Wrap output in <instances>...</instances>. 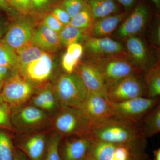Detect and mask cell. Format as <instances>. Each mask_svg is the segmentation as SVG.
I'll use <instances>...</instances> for the list:
<instances>
[{
    "instance_id": "3",
    "label": "cell",
    "mask_w": 160,
    "mask_h": 160,
    "mask_svg": "<svg viewBox=\"0 0 160 160\" xmlns=\"http://www.w3.org/2000/svg\"><path fill=\"white\" fill-rule=\"evenodd\" d=\"M52 85L61 107L79 108L89 93L82 80L76 72L62 73Z\"/></svg>"
},
{
    "instance_id": "45",
    "label": "cell",
    "mask_w": 160,
    "mask_h": 160,
    "mask_svg": "<svg viewBox=\"0 0 160 160\" xmlns=\"http://www.w3.org/2000/svg\"><path fill=\"white\" fill-rule=\"evenodd\" d=\"M145 157H138L132 156L130 160H144Z\"/></svg>"
},
{
    "instance_id": "46",
    "label": "cell",
    "mask_w": 160,
    "mask_h": 160,
    "mask_svg": "<svg viewBox=\"0 0 160 160\" xmlns=\"http://www.w3.org/2000/svg\"><path fill=\"white\" fill-rule=\"evenodd\" d=\"M3 35V30L2 28V26H1V23H0V41L1 40V38L2 36Z\"/></svg>"
},
{
    "instance_id": "41",
    "label": "cell",
    "mask_w": 160,
    "mask_h": 160,
    "mask_svg": "<svg viewBox=\"0 0 160 160\" xmlns=\"http://www.w3.org/2000/svg\"><path fill=\"white\" fill-rule=\"evenodd\" d=\"M116 1L126 9V12H128L132 8L136 2V0H116Z\"/></svg>"
},
{
    "instance_id": "8",
    "label": "cell",
    "mask_w": 160,
    "mask_h": 160,
    "mask_svg": "<svg viewBox=\"0 0 160 160\" xmlns=\"http://www.w3.org/2000/svg\"><path fill=\"white\" fill-rule=\"evenodd\" d=\"M146 92L144 84L138 75L133 74L108 86L106 97L112 102L117 103L145 97Z\"/></svg>"
},
{
    "instance_id": "38",
    "label": "cell",
    "mask_w": 160,
    "mask_h": 160,
    "mask_svg": "<svg viewBox=\"0 0 160 160\" xmlns=\"http://www.w3.org/2000/svg\"><path fill=\"white\" fill-rule=\"evenodd\" d=\"M18 72L0 65V87L2 88L6 80Z\"/></svg>"
},
{
    "instance_id": "40",
    "label": "cell",
    "mask_w": 160,
    "mask_h": 160,
    "mask_svg": "<svg viewBox=\"0 0 160 160\" xmlns=\"http://www.w3.org/2000/svg\"><path fill=\"white\" fill-rule=\"evenodd\" d=\"M0 9L6 12L12 16L17 15L18 14L9 5L8 0H0Z\"/></svg>"
},
{
    "instance_id": "20",
    "label": "cell",
    "mask_w": 160,
    "mask_h": 160,
    "mask_svg": "<svg viewBox=\"0 0 160 160\" xmlns=\"http://www.w3.org/2000/svg\"><path fill=\"white\" fill-rule=\"evenodd\" d=\"M128 16V12L112 14L94 20L89 29L92 37H105L111 34Z\"/></svg>"
},
{
    "instance_id": "22",
    "label": "cell",
    "mask_w": 160,
    "mask_h": 160,
    "mask_svg": "<svg viewBox=\"0 0 160 160\" xmlns=\"http://www.w3.org/2000/svg\"><path fill=\"white\" fill-rule=\"evenodd\" d=\"M91 12L93 20H96L122 12L116 0H85Z\"/></svg>"
},
{
    "instance_id": "26",
    "label": "cell",
    "mask_w": 160,
    "mask_h": 160,
    "mask_svg": "<svg viewBox=\"0 0 160 160\" xmlns=\"http://www.w3.org/2000/svg\"><path fill=\"white\" fill-rule=\"evenodd\" d=\"M147 97L157 98L160 95V69L157 65L147 72L146 77Z\"/></svg>"
},
{
    "instance_id": "15",
    "label": "cell",
    "mask_w": 160,
    "mask_h": 160,
    "mask_svg": "<svg viewBox=\"0 0 160 160\" xmlns=\"http://www.w3.org/2000/svg\"><path fill=\"white\" fill-rule=\"evenodd\" d=\"M64 138L59 145L61 160H82L86 157L93 137L89 135Z\"/></svg>"
},
{
    "instance_id": "44",
    "label": "cell",
    "mask_w": 160,
    "mask_h": 160,
    "mask_svg": "<svg viewBox=\"0 0 160 160\" xmlns=\"http://www.w3.org/2000/svg\"><path fill=\"white\" fill-rule=\"evenodd\" d=\"M150 2L154 4L158 9H159L160 8V0H149Z\"/></svg>"
},
{
    "instance_id": "32",
    "label": "cell",
    "mask_w": 160,
    "mask_h": 160,
    "mask_svg": "<svg viewBox=\"0 0 160 160\" xmlns=\"http://www.w3.org/2000/svg\"><path fill=\"white\" fill-rule=\"evenodd\" d=\"M9 5L18 14L27 16L34 13L32 0H8Z\"/></svg>"
},
{
    "instance_id": "34",
    "label": "cell",
    "mask_w": 160,
    "mask_h": 160,
    "mask_svg": "<svg viewBox=\"0 0 160 160\" xmlns=\"http://www.w3.org/2000/svg\"><path fill=\"white\" fill-rule=\"evenodd\" d=\"M79 62L74 59L69 53L66 52L62 59V67L65 72L70 73L75 72Z\"/></svg>"
},
{
    "instance_id": "1",
    "label": "cell",
    "mask_w": 160,
    "mask_h": 160,
    "mask_svg": "<svg viewBox=\"0 0 160 160\" xmlns=\"http://www.w3.org/2000/svg\"><path fill=\"white\" fill-rule=\"evenodd\" d=\"M139 124L112 115L92 122L91 134L94 138L126 145L135 154L145 156L146 138Z\"/></svg>"
},
{
    "instance_id": "9",
    "label": "cell",
    "mask_w": 160,
    "mask_h": 160,
    "mask_svg": "<svg viewBox=\"0 0 160 160\" xmlns=\"http://www.w3.org/2000/svg\"><path fill=\"white\" fill-rule=\"evenodd\" d=\"M136 156L129 146L93 138L86 158L89 160H130Z\"/></svg>"
},
{
    "instance_id": "42",
    "label": "cell",
    "mask_w": 160,
    "mask_h": 160,
    "mask_svg": "<svg viewBox=\"0 0 160 160\" xmlns=\"http://www.w3.org/2000/svg\"><path fill=\"white\" fill-rule=\"evenodd\" d=\"M13 160H30L28 157L22 151L18 149H16Z\"/></svg>"
},
{
    "instance_id": "7",
    "label": "cell",
    "mask_w": 160,
    "mask_h": 160,
    "mask_svg": "<svg viewBox=\"0 0 160 160\" xmlns=\"http://www.w3.org/2000/svg\"><path fill=\"white\" fill-rule=\"evenodd\" d=\"M158 102V98L140 97L120 102H112L113 115L140 123L145 116L159 104Z\"/></svg>"
},
{
    "instance_id": "13",
    "label": "cell",
    "mask_w": 160,
    "mask_h": 160,
    "mask_svg": "<svg viewBox=\"0 0 160 160\" xmlns=\"http://www.w3.org/2000/svg\"><path fill=\"white\" fill-rule=\"evenodd\" d=\"M79 108L91 122L104 119L113 115L112 102L102 95L89 92Z\"/></svg>"
},
{
    "instance_id": "21",
    "label": "cell",
    "mask_w": 160,
    "mask_h": 160,
    "mask_svg": "<svg viewBox=\"0 0 160 160\" xmlns=\"http://www.w3.org/2000/svg\"><path fill=\"white\" fill-rule=\"evenodd\" d=\"M126 48L132 62L140 69L146 70L148 57L146 47L142 40L136 36L126 38Z\"/></svg>"
},
{
    "instance_id": "30",
    "label": "cell",
    "mask_w": 160,
    "mask_h": 160,
    "mask_svg": "<svg viewBox=\"0 0 160 160\" xmlns=\"http://www.w3.org/2000/svg\"><path fill=\"white\" fill-rule=\"evenodd\" d=\"M62 138L57 132L53 133L49 139L48 148L44 160H61L59 145Z\"/></svg>"
},
{
    "instance_id": "16",
    "label": "cell",
    "mask_w": 160,
    "mask_h": 160,
    "mask_svg": "<svg viewBox=\"0 0 160 160\" xmlns=\"http://www.w3.org/2000/svg\"><path fill=\"white\" fill-rule=\"evenodd\" d=\"M85 42V49L95 58L126 53L122 44L110 38L90 37Z\"/></svg>"
},
{
    "instance_id": "35",
    "label": "cell",
    "mask_w": 160,
    "mask_h": 160,
    "mask_svg": "<svg viewBox=\"0 0 160 160\" xmlns=\"http://www.w3.org/2000/svg\"><path fill=\"white\" fill-rule=\"evenodd\" d=\"M42 23L55 32H59L65 25L61 23L51 12H48L43 16Z\"/></svg>"
},
{
    "instance_id": "4",
    "label": "cell",
    "mask_w": 160,
    "mask_h": 160,
    "mask_svg": "<svg viewBox=\"0 0 160 160\" xmlns=\"http://www.w3.org/2000/svg\"><path fill=\"white\" fill-rule=\"evenodd\" d=\"M91 61L99 69L107 87L126 77L138 75L140 71L127 53L94 58Z\"/></svg>"
},
{
    "instance_id": "14",
    "label": "cell",
    "mask_w": 160,
    "mask_h": 160,
    "mask_svg": "<svg viewBox=\"0 0 160 160\" xmlns=\"http://www.w3.org/2000/svg\"><path fill=\"white\" fill-rule=\"evenodd\" d=\"M77 71L88 92L106 97L107 86L97 66L92 61L79 64Z\"/></svg>"
},
{
    "instance_id": "6",
    "label": "cell",
    "mask_w": 160,
    "mask_h": 160,
    "mask_svg": "<svg viewBox=\"0 0 160 160\" xmlns=\"http://www.w3.org/2000/svg\"><path fill=\"white\" fill-rule=\"evenodd\" d=\"M12 125L15 131H33L44 127L49 121L46 112L30 104L11 109Z\"/></svg>"
},
{
    "instance_id": "11",
    "label": "cell",
    "mask_w": 160,
    "mask_h": 160,
    "mask_svg": "<svg viewBox=\"0 0 160 160\" xmlns=\"http://www.w3.org/2000/svg\"><path fill=\"white\" fill-rule=\"evenodd\" d=\"M53 68L52 56L50 52H46L29 63L20 73L36 87L47 82Z\"/></svg>"
},
{
    "instance_id": "25",
    "label": "cell",
    "mask_w": 160,
    "mask_h": 160,
    "mask_svg": "<svg viewBox=\"0 0 160 160\" xmlns=\"http://www.w3.org/2000/svg\"><path fill=\"white\" fill-rule=\"evenodd\" d=\"M46 52L31 43L16 51L18 56L19 72L29 63L38 59Z\"/></svg>"
},
{
    "instance_id": "48",
    "label": "cell",
    "mask_w": 160,
    "mask_h": 160,
    "mask_svg": "<svg viewBox=\"0 0 160 160\" xmlns=\"http://www.w3.org/2000/svg\"><path fill=\"white\" fill-rule=\"evenodd\" d=\"M1 89H2V88L0 87V91H1Z\"/></svg>"
},
{
    "instance_id": "43",
    "label": "cell",
    "mask_w": 160,
    "mask_h": 160,
    "mask_svg": "<svg viewBox=\"0 0 160 160\" xmlns=\"http://www.w3.org/2000/svg\"><path fill=\"white\" fill-rule=\"evenodd\" d=\"M154 160H160V149H155L153 152Z\"/></svg>"
},
{
    "instance_id": "10",
    "label": "cell",
    "mask_w": 160,
    "mask_h": 160,
    "mask_svg": "<svg viewBox=\"0 0 160 160\" xmlns=\"http://www.w3.org/2000/svg\"><path fill=\"white\" fill-rule=\"evenodd\" d=\"M19 16L9 25L2 39L4 42L16 51L30 43L34 27L26 16Z\"/></svg>"
},
{
    "instance_id": "24",
    "label": "cell",
    "mask_w": 160,
    "mask_h": 160,
    "mask_svg": "<svg viewBox=\"0 0 160 160\" xmlns=\"http://www.w3.org/2000/svg\"><path fill=\"white\" fill-rule=\"evenodd\" d=\"M142 131L146 138L152 137L160 132V106L158 104L143 118Z\"/></svg>"
},
{
    "instance_id": "33",
    "label": "cell",
    "mask_w": 160,
    "mask_h": 160,
    "mask_svg": "<svg viewBox=\"0 0 160 160\" xmlns=\"http://www.w3.org/2000/svg\"><path fill=\"white\" fill-rule=\"evenodd\" d=\"M58 5L67 12L72 18L86 6V2L85 0H62Z\"/></svg>"
},
{
    "instance_id": "27",
    "label": "cell",
    "mask_w": 160,
    "mask_h": 160,
    "mask_svg": "<svg viewBox=\"0 0 160 160\" xmlns=\"http://www.w3.org/2000/svg\"><path fill=\"white\" fill-rule=\"evenodd\" d=\"M0 65L19 71L18 61L15 51L0 41Z\"/></svg>"
},
{
    "instance_id": "39",
    "label": "cell",
    "mask_w": 160,
    "mask_h": 160,
    "mask_svg": "<svg viewBox=\"0 0 160 160\" xmlns=\"http://www.w3.org/2000/svg\"><path fill=\"white\" fill-rule=\"evenodd\" d=\"M52 0H32L35 12H41L46 10L51 5Z\"/></svg>"
},
{
    "instance_id": "17",
    "label": "cell",
    "mask_w": 160,
    "mask_h": 160,
    "mask_svg": "<svg viewBox=\"0 0 160 160\" xmlns=\"http://www.w3.org/2000/svg\"><path fill=\"white\" fill-rule=\"evenodd\" d=\"M29 102V104L48 113H55L61 107L55 93L53 85L48 82L36 87Z\"/></svg>"
},
{
    "instance_id": "37",
    "label": "cell",
    "mask_w": 160,
    "mask_h": 160,
    "mask_svg": "<svg viewBox=\"0 0 160 160\" xmlns=\"http://www.w3.org/2000/svg\"><path fill=\"white\" fill-rule=\"evenodd\" d=\"M84 48L80 43H73L67 46L66 52L69 53L76 60H80L84 53Z\"/></svg>"
},
{
    "instance_id": "47",
    "label": "cell",
    "mask_w": 160,
    "mask_h": 160,
    "mask_svg": "<svg viewBox=\"0 0 160 160\" xmlns=\"http://www.w3.org/2000/svg\"><path fill=\"white\" fill-rule=\"evenodd\" d=\"M82 160H89L88 159V158H86V157H85V158H83V159Z\"/></svg>"
},
{
    "instance_id": "2",
    "label": "cell",
    "mask_w": 160,
    "mask_h": 160,
    "mask_svg": "<svg viewBox=\"0 0 160 160\" xmlns=\"http://www.w3.org/2000/svg\"><path fill=\"white\" fill-rule=\"evenodd\" d=\"M92 122L79 108L61 107L55 113L52 124L62 138L91 134Z\"/></svg>"
},
{
    "instance_id": "18",
    "label": "cell",
    "mask_w": 160,
    "mask_h": 160,
    "mask_svg": "<svg viewBox=\"0 0 160 160\" xmlns=\"http://www.w3.org/2000/svg\"><path fill=\"white\" fill-rule=\"evenodd\" d=\"M48 141L49 139L44 132L35 133L20 141L17 144V149L30 160H44Z\"/></svg>"
},
{
    "instance_id": "5",
    "label": "cell",
    "mask_w": 160,
    "mask_h": 160,
    "mask_svg": "<svg viewBox=\"0 0 160 160\" xmlns=\"http://www.w3.org/2000/svg\"><path fill=\"white\" fill-rule=\"evenodd\" d=\"M35 88L18 72L4 83L0 91V97L11 109H14L29 102Z\"/></svg>"
},
{
    "instance_id": "36",
    "label": "cell",
    "mask_w": 160,
    "mask_h": 160,
    "mask_svg": "<svg viewBox=\"0 0 160 160\" xmlns=\"http://www.w3.org/2000/svg\"><path fill=\"white\" fill-rule=\"evenodd\" d=\"M50 12L65 26L69 25L71 18L67 12L61 6H55Z\"/></svg>"
},
{
    "instance_id": "29",
    "label": "cell",
    "mask_w": 160,
    "mask_h": 160,
    "mask_svg": "<svg viewBox=\"0 0 160 160\" xmlns=\"http://www.w3.org/2000/svg\"><path fill=\"white\" fill-rule=\"evenodd\" d=\"M94 22L91 12L87 5L71 18L69 25L81 29H89Z\"/></svg>"
},
{
    "instance_id": "19",
    "label": "cell",
    "mask_w": 160,
    "mask_h": 160,
    "mask_svg": "<svg viewBox=\"0 0 160 160\" xmlns=\"http://www.w3.org/2000/svg\"><path fill=\"white\" fill-rule=\"evenodd\" d=\"M30 43L46 52H54L61 46L57 32L41 22L34 28Z\"/></svg>"
},
{
    "instance_id": "12",
    "label": "cell",
    "mask_w": 160,
    "mask_h": 160,
    "mask_svg": "<svg viewBox=\"0 0 160 160\" xmlns=\"http://www.w3.org/2000/svg\"><path fill=\"white\" fill-rule=\"evenodd\" d=\"M149 10L144 3H138L130 14L126 17L119 27L117 34L119 37L134 36L144 29L149 18Z\"/></svg>"
},
{
    "instance_id": "28",
    "label": "cell",
    "mask_w": 160,
    "mask_h": 160,
    "mask_svg": "<svg viewBox=\"0 0 160 160\" xmlns=\"http://www.w3.org/2000/svg\"><path fill=\"white\" fill-rule=\"evenodd\" d=\"M16 149L8 133L0 129V160H13Z\"/></svg>"
},
{
    "instance_id": "23",
    "label": "cell",
    "mask_w": 160,
    "mask_h": 160,
    "mask_svg": "<svg viewBox=\"0 0 160 160\" xmlns=\"http://www.w3.org/2000/svg\"><path fill=\"white\" fill-rule=\"evenodd\" d=\"M61 46H68L73 43L86 41L90 37L89 29H81L66 25L58 32Z\"/></svg>"
},
{
    "instance_id": "31",
    "label": "cell",
    "mask_w": 160,
    "mask_h": 160,
    "mask_svg": "<svg viewBox=\"0 0 160 160\" xmlns=\"http://www.w3.org/2000/svg\"><path fill=\"white\" fill-rule=\"evenodd\" d=\"M11 109L0 97V129L15 131L12 125Z\"/></svg>"
}]
</instances>
